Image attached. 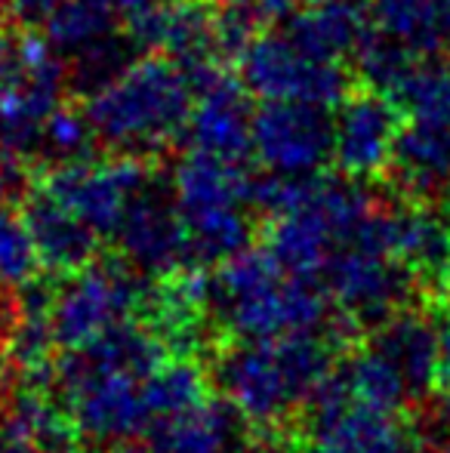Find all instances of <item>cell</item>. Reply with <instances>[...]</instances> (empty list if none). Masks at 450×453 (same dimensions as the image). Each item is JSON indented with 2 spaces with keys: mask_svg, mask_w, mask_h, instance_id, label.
Wrapping results in <instances>:
<instances>
[{
  "mask_svg": "<svg viewBox=\"0 0 450 453\" xmlns=\"http://www.w3.org/2000/svg\"><path fill=\"white\" fill-rule=\"evenodd\" d=\"M339 334L275 336V340H238L219 352L213 380L244 423L256 429H278L294 413L309 407L337 370L333 349Z\"/></svg>",
  "mask_w": 450,
  "mask_h": 453,
  "instance_id": "6da1fadb",
  "label": "cell"
},
{
  "mask_svg": "<svg viewBox=\"0 0 450 453\" xmlns=\"http://www.w3.org/2000/svg\"><path fill=\"white\" fill-rule=\"evenodd\" d=\"M96 142L118 155H161L186 136L194 87L186 68L164 53L136 56L105 87L80 96Z\"/></svg>",
  "mask_w": 450,
  "mask_h": 453,
  "instance_id": "7a4b0ae2",
  "label": "cell"
},
{
  "mask_svg": "<svg viewBox=\"0 0 450 453\" xmlns=\"http://www.w3.org/2000/svg\"><path fill=\"white\" fill-rule=\"evenodd\" d=\"M331 296L318 280L281 269L269 250H240L213 278V318L234 340L309 334L327 321Z\"/></svg>",
  "mask_w": 450,
  "mask_h": 453,
  "instance_id": "3957f363",
  "label": "cell"
},
{
  "mask_svg": "<svg viewBox=\"0 0 450 453\" xmlns=\"http://www.w3.org/2000/svg\"><path fill=\"white\" fill-rule=\"evenodd\" d=\"M373 207L377 197L367 195L358 180L312 176L294 207L269 216L265 250L281 263L284 272L321 280L333 253L358 238Z\"/></svg>",
  "mask_w": 450,
  "mask_h": 453,
  "instance_id": "277c9868",
  "label": "cell"
},
{
  "mask_svg": "<svg viewBox=\"0 0 450 453\" xmlns=\"http://www.w3.org/2000/svg\"><path fill=\"white\" fill-rule=\"evenodd\" d=\"M149 376L93 364L84 352H65L56 358L53 392L65 404L80 438L118 444L142 435L155 423L145 388Z\"/></svg>",
  "mask_w": 450,
  "mask_h": 453,
  "instance_id": "5b68a950",
  "label": "cell"
},
{
  "mask_svg": "<svg viewBox=\"0 0 450 453\" xmlns=\"http://www.w3.org/2000/svg\"><path fill=\"white\" fill-rule=\"evenodd\" d=\"M59 280L62 284L53 287L50 324L62 352L90 346L111 327L130 321L136 311H142L149 293L145 274L133 269L124 257H96L90 265Z\"/></svg>",
  "mask_w": 450,
  "mask_h": 453,
  "instance_id": "8992f818",
  "label": "cell"
},
{
  "mask_svg": "<svg viewBox=\"0 0 450 453\" xmlns=\"http://www.w3.org/2000/svg\"><path fill=\"white\" fill-rule=\"evenodd\" d=\"M151 180V157L118 151H109V157L41 161L31 167V185L80 216L99 238H114L126 207Z\"/></svg>",
  "mask_w": 450,
  "mask_h": 453,
  "instance_id": "52a82bcc",
  "label": "cell"
},
{
  "mask_svg": "<svg viewBox=\"0 0 450 453\" xmlns=\"http://www.w3.org/2000/svg\"><path fill=\"white\" fill-rule=\"evenodd\" d=\"M238 78L250 96L263 102H309L331 108L352 90L342 62L315 59L284 31L256 35L247 43L238 56Z\"/></svg>",
  "mask_w": 450,
  "mask_h": 453,
  "instance_id": "ba28073f",
  "label": "cell"
},
{
  "mask_svg": "<svg viewBox=\"0 0 450 453\" xmlns=\"http://www.w3.org/2000/svg\"><path fill=\"white\" fill-rule=\"evenodd\" d=\"M321 287L348 324H383L416 293V274L367 244H346L321 272Z\"/></svg>",
  "mask_w": 450,
  "mask_h": 453,
  "instance_id": "9c48e42d",
  "label": "cell"
},
{
  "mask_svg": "<svg viewBox=\"0 0 450 453\" xmlns=\"http://www.w3.org/2000/svg\"><path fill=\"white\" fill-rule=\"evenodd\" d=\"M309 411L302 453H408L410 435L401 413L355 398L337 370Z\"/></svg>",
  "mask_w": 450,
  "mask_h": 453,
  "instance_id": "30bf717a",
  "label": "cell"
},
{
  "mask_svg": "<svg viewBox=\"0 0 450 453\" xmlns=\"http://www.w3.org/2000/svg\"><path fill=\"white\" fill-rule=\"evenodd\" d=\"M253 157L281 176H318L333 161V114L309 102H263L253 111Z\"/></svg>",
  "mask_w": 450,
  "mask_h": 453,
  "instance_id": "8fae6325",
  "label": "cell"
},
{
  "mask_svg": "<svg viewBox=\"0 0 450 453\" xmlns=\"http://www.w3.org/2000/svg\"><path fill=\"white\" fill-rule=\"evenodd\" d=\"M404 111L385 90L358 84L339 99L333 114V164L348 180L385 176Z\"/></svg>",
  "mask_w": 450,
  "mask_h": 453,
  "instance_id": "7c38bea8",
  "label": "cell"
},
{
  "mask_svg": "<svg viewBox=\"0 0 450 453\" xmlns=\"http://www.w3.org/2000/svg\"><path fill=\"white\" fill-rule=\"evenodd\" d=\"M186 74L194 87V105L182 136L188 149L238 164L253 155L250 90L240 78H234L223 62Z\"/></svg>",
  "mask_w": 450,
  "mask_h": 453,
  "instance_id": "4fadbf2b",
  "label": "cell"
},
{
  "mask_svg": "<svg viewBox=\"0 0 450 453\" xmlns=\"http://www.w3.org/2000/svg\"><path fill=\"white\" fill-rule=\"evenodd\" d=\"M114 238L120 257L145 278H164L194 265L186 222L176 210L173 195H167L155 180L133 197Z\"/></svg>",
  "mask_w": 450,
  "mask_h": 453,
  "instance_id": "5bb4252c",
  "label": "cell"
},
{
  "mask_svg": "<svg viewBox=\"0 0 450 453\" xmlns=\"http://www.w3.org/2000/svg\"><path fill=\"white\" fill-rule=\"evenodd\" d=\"M126 35L145 53H164L186 72L223 62L217 35V0H173L126 19ZM225 65V62H223Z\"/></svg>",
  "mask_w": 450,
  "mask_h": 453,
  "instance_id": "9a60e30c",
  "label": "cell"
},
{
  "mask_svg": "<svg viewBox=\"0 0 450 453\" xmlns=\"http://www.w3.org/2000/svg\"><path fill=\"white\" fill-rule=\"evenodd\" d=\"M145 324L167 349L188 355L204 340V327L213 318V278L201 272V265L157 278L145 293Z\"/></svg>",
  "mask_w": 450,
  "mask_h": 453,
  "instance_id": "2e32d148",
  "label": "cell"
},
{
  "mask_svg": "<svg viewBox=\"0 0 450 453\" xmlns=\"http://www.w3.org/2000/svg\"><path fill=\"white\" fill-rule=\"evenodd\" d=\"M19 210L28 222L37 257H41V265L50 278L74 274L99 257L103 238L80 216H74L72 210L62 207L56 197H50L37 185H28V191L19 201Z\"/></svg>",
  "mask_w": 450,
  "mask_h": 453,
  "instance_id": "e0dca14e",
  "label": "cell"
},
{
  "mask_svg": "<svg viewBox=\"0 0 450 453\" xmlns=\"http://www.w3.org/2000/svg\"><path fill=\"white\" fill-rule=\"evenodd\" d=\"M385 180L410 201H432L450 185V120L410 118L401 124Z\"/></svg>",
  "mask_w": 450,
  "mask_h": 453,
  "instance_id": "ac0fdd59",
  "label": "cell"
},
{
  "mask_svg": "<svg viewBox=\"0 0 450 453\" xmlns=\"http://www.w3.org/2000/svg\"><path fill=\"white\" fill-rule=\"evenodd\" d=\"M253 176L238 161L188 149L173 170V201L182 222L250 207Z\"/></svg>",
  "mask_w": 450,
  "mask_h": 453,
  "instance_id": "d6986e66",
  "label": "cell"
},
{
  "mask_svg": "<svg viewBox=\"0 0 450 453\" xmlns=\"http://www.w3.org/2000/svg\"><path fill=\"white\" fill-rule=\"evenodd\" d=\"M151 453H244V419L234 407L204 398L149 426Z\"/></svg>",
  "mask_w": 450,
  "mask_h": 453,
  "instance_id": "ffe728a7",
  "label": "cell"
},
{
  "mask_svg": "<svg viewBox=\"0 0 450 453\" xmlns=\"http://www.w3.org/2000/svg\"><path fill=\"white\" fill-rule=\"evenodd\" d=\"M370 342L401 370L416 401L429 398V392L441 382L439 324L423 311L398 309L383 324H377Z\"/></svg>",
  "mask_w": 450,
  "mask_h": 453,
  "instance_id": "44dd1931",
  "label": "cell"
},
{
  "mask_svg": "<svg viewBox=\"0 0 450 453\" xmlns=\"http://www.w3.org/2000/svg\"><path fill=\"white\" fill-rule=\"evenodd\" d=\"M370 28L367 0H321L284 22V35L315 59L346 62Z\"/></svg>",
  "mask_w": 450,
  "mask_h": 453,
  "instance_id": "7402d4cb",
  "label": "cell"
},
{
  "mask_svg": "<svg viewBox=\"0 0 450 453\" xmlns=\"http://www.w3.org/2000/svg\"><path fill=\"white\" fill-rule=\"evenodd\" d=\"M337 376L355 398L383 407V411L401 413L404 407L416 401L404 373L373 342L352 352L342 364H337Z\"/></svg>",
  "mask_w": 450,
  "mask_h": 453,
  "instance_id": "603a6c76",
  "label": "cell"
},
{
  "mask_svg": "<svg viewBox=\"0 0 450 453\" xmlns=\"http://www.w3.org/2000/svg\"><path fill=\"white\" fill-rule=\"evenodd\" d=\"M118 16L114 0H59L41 31L59 56H74L114 35Z\"/></svg>",
  "mask_w": 450,
  "mask_h": 453,
  "instance_id": "cb8c5ba5",
  "label": "cell"
},
{
  "mask_svg": "<svg viewBox=\"0 0 450 453\" xmlns=\"http://www.w3.org/2000/svg\"><path fill=\"white\" fill-rule=\"evenodd\" d=\"M404 114L426 120H450V56H423L408 74L389 90Z\"/></svg>",
  "mask_w": 450,
  "mask_h": 453,
  "instance_id": "d4e9b609",
  "label": "cell"
},
{
  "mask_svg": "<svg viewBox=\"0 0 450 453\" xmlns=\"http://www.w3.org/2000/svg\"><path fill=\"white\" fill-rule=\"evenodd\" d=\"M352 59H355L352 62L355 74L361 78V84L389 93L423 56L416 50H410L408 43H401L398 37L385 35V31L370 25L364 31V37H361V43L355 47Z\"/></svg>",
  "mask_w": 450,
  "mask_h": 453,
  "instance_id": "484cf974",
  "label": "cell"
},
{
  "mask_svg": "<svg viewBox=\"0 0 450 453\" xmlns=\"http://www.w3.org/2000/svg\"><path fill=\"white\" fill-rule=\"evenodd\" d=\"M43 274L47 272L41 265L22 210H19V203H4L0 207V287L19 293L34 280H41Z\"/></svg>",
  "mask_w": 450,
  "mask_h": 453,
  "instance_id": "4316f807",
  "label": "cell"
},
{
  "mask_svg": "<svg viewBox=\"0 0 450 453\" xmlns=\"http://www.w3.org/2000/svg\"><path fill=\"white\" fill-rule=\"evenodd\" d=\"M370 25L398 37L420 56H439L435 47V0H367Z\"/></svg>",
  "mask_w": 450,
  "mask_h": 453,
  "instance_id": "83f0119b",
  "label": "cell"
},
{
  "mask_svg": "<svg viewBox=\"0 0 450 453\" xmlns=\"http://www.w3.org/2000/svg\"><path fill=\"white\" fill-rule=\"evenodd\" d=\"M145 388H149L155 419L179 413V411H186V407H194L204 398H210V395H207L204 370L188 358L164 361L161 367L145 380Z\"/></svg>",
  "mask_w": 450,
  "mask_h": 453,
  "instance_id": "f1b7e54d",
  "label": "cell"
},
{
  "mask_svg": "<svg viewBox=\"0 0 450 453\" xmlns=\"http://www.w3.org/2000/svg\"><path fill=\"white\" fill-rule=\"evenodd\" d=\"M136 50L139 47L133 43V37L126 35V31L124 35L114 31V35L103 37V41L93 43V47L74 53V65H72V72H68V81L78 87L80 96H90L93 90L109 84L111 78H118V74L136 59Z\"/></svg>",
  "mask_w": 450,
  "mask_h": 453,
  "instance_id": "f546056e",
  "label": "cell"
},
{
  "mask_svg": "<svg viewBox=\"0 0 450 453\" xmlns=\"http://www.w3.org/2000/svg\"><path fill=\"white\" fill-rule=\"evenodd\" d=\"M93 142H96V133L84 111V102L62 99L43 124L41 151H47L50 161H74V157H90Z\"/></svg>",
  "mask_w": 450,
  "mask_h": 453,
  "instance_id": "4dcf8cb0",
  "label": "cell"
},
{
  "mask_svg": "<svg viewBox=\"0 0 450 453\" xmlns=\"http://www.w3.org/2000/svg\"><path fill=\"white\" fill-rule=\"evenodd\" d=\"M59 0H6V19L28 28H43V22L50 19V12L56 10Z\"/></svg>",
  "mask_w": 450,
  "mask_h": 453,
  "instance_id": "1f68e13d",
  "label": "cell"
},
{
  "mask_svg": "<svg viewBox=\"0 0 450 453\" xmlns=\"http://www.w3.org/2000/svg\"><path fill=\"white\" fill-rule=\"evenodd\" d=\"M435 47L450 56V0H435Z\"/></svg>",
  "mask_w": 450,
  "mask_h": 453,
  "instance_id": "d6a6232c",
  "label": "cell"
},
{
  "mask_svg": "<svg viewBox=\"0 0 450 453\" xmlns=\"http://www.w3.org/2000/svg\"><path fill=\"white\" fill-rule=\"evenodd\" d=\"M439 370H441V382H450V309H445V315L439 318Z\"/></svg>",
  "mask_w": 450,
  "mask_h": 453,
  "instance_id": "836d02e7",
  "label": "cell"
},
{
  "mask_svg": "<svg viewBox=\"0 0 450 453\" xmlns=\"http://www.w3.org/2000/svg\"><path fill=\"white\" fill-rule=\"evenodd\" d=\"M432 423L441 432V438L450 441V382H445V392L435 398L432 404Z\"/></svg>",
  "mask_w": 450,
  "mask_h": 453,
  "instance_id": "e575fe53",
  "label": "cell"
},
{
  "mask_svg": "<svg viewBox=\"0 0 450 453\" xmlns=\"http://www.w3.org/2000/svg\"><path fill=\"white\" fill-rule=\"evenodd\" d=\"M114 4H118L120 16L130 19V16H136V12L157 10V6H167V4H173V0H114Z\"/></svg>",
  "mask_w": 450,
  "mask_h": 453,
  "instance_id": "d590c367",
  "label": "cell"
},
{
  "mask_svg": "<svg viewBox=\"0 0 450 453\" xmlns=\"http://www.w3.org/2000/svg\"><path fill=\"white\" fill-rule=\"evenodd\" d=\"M10 376H12L10 364H6L4 358H0V407L6 404V398H10V392H12V386H10Z\"/></svg>",
  "mask_w": 450,
  "mask_h": 453,
  "instance_id": "8d00e7d4",
  "label": "cell"
},
{
  "mask_svg": "<svg viewBox=\"0 0 450 453\" xmlns=\"http://www.w3.org/2000/svg\"><path fill=\"white\" fill-rule=\"evenodd\" d=\"M109 453H151L149 448H142V444H133V438L130 441H118V444H111V450Z\"/></svg>",
  "mask_w": 450,
  "mask_h": 453,
  "instance_id": "74e56055",
  "label": "cell"
},
{
  "mask_svg": "<svg viewBox=\"0 0 450 453\" xmlns=\"http://www.w3.org/2000/svg\"><path fill=\"white\" fill-rule=\"evenodd\" d=\"M56 453H96V450H93V448H87V444L72 441V444H65V448H59Z\"/></svg>",
  "mask_w": 450,
  "mask_h": 453,
  "instance_id": "f35d334b",
  "label": "cell"
},
{
  "mask_svg": "<svg viewBox=\"0 0 450 453\" xmlns=\"http://www.w3.org/2000/svg\"><path fill=\"white\" fill-rule=\"evenodd\" d=\"M420 453H450V441H441V444H435V448H426Z\"/></svg>",
  "mask_w": 450,
  "mask_h": 453,
  "instance_id": "ab89813d",
  "label": "cell"
},
{
  "mask_svg": "<svg viewBox=\"0 0 450 453\" xmlns=\"http://www.w3.org/2000/svg\"><path fill=\"white\" fill-rule=\"evenodd\" d=\"M290 4H294V6H300V10H302V6H312V4H321V0H290Z\"/></svg>",
  "mask_w": 450,
  "mask_h": 453,
  "instance_id": "60d3db41",
  "label": "cell"
},
{
  "mask_svg": "<svg viewBox=\"0 0 450 453\" xmlns=\"http://www.w3.org/2000/svg\"><path fill=\"white\" fill-rule=\"evenodd\" d=\"M0 453H6V438H4V432H0Z\"/></svg>",
  "mask_w": 450,
  "mask_h": 453,
  "instance_id": "b9f144b4",
  "label": "cell"
},
{
  "mask_svg": "<svg viewBox=\"0 0 450 453\" xmlns=\"http://www.w3.org/2000/svg\"><path fill=\"white\" fill-rule=\"evenodd\" d=\"M4 12H6V4H4V0H0V19H4Z\"/></svg>",
  "mask_w": 450,
  "mask_h": 453,
  "instance_id": "7bdbcfd3",
  "label": "cell"
},
{
  "mask_svg": "<svg viewBox=\"0 0 450 453\" xmlns=\"http://www.w3.org/2000/svg\"><path fill=\"white\" fill-rule=\"evenodd\" d=\"M447 207H450V185H447Z\"/></svg>",
  "mask_w": 450,
  "mask_h": 453,
  "instance_id": "ee69618b",
  "label": "cell"
},
{
  "mask_svg": "<svg viewBox=\"0 0 450 453\" xmlns=\"http://www.w3.org/2000/svg\"><path fill=\"white\" fill-rule=\"evenodd\" d=\"M447 287H450V272H447Z\"/></svg>",
  "mask_w": 450,
  "mask_h": 453,
  "instance_id": "f6af8a7d",
  "label": "cell"
},
{
  "mask_svg": "<svg viewBox=\"0 0 450 453\" xmlns=\"http://www.w3.org/2000/svg\"><path fill=\"white\" fill-rule=\"evenodd\" d=\"M219 4H223V0H219Z\"/></svg>",
  "mask_w": 450,
  "mask_h": 453,
  "instance_id": "bcb514c9",
  "label": "cell"
},
{
  "mask_svg": "<svg viewBox=\"0 0 450 453\" xmlns=\"http://www.w3.org/2000/svg\"><path fill=\"white\" fill-rule=\"evenodd\" d=\"M4 4H6V0H4Z\"/></svg>",
  "mask_w": 450,
  "mask_h": 453,
  "instance_id": "7dc6e473",
  "label": "cell"
}]
</instances>
